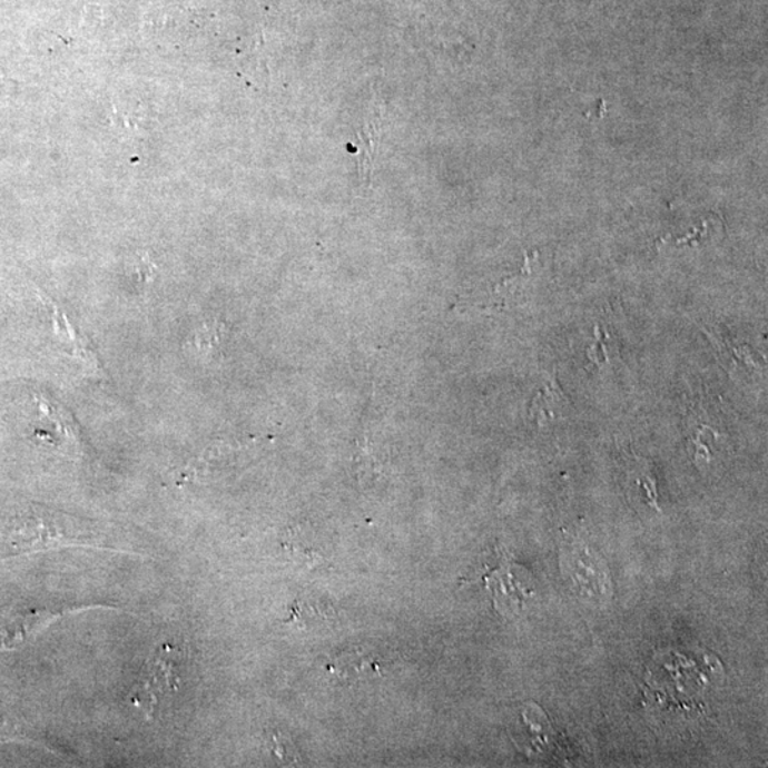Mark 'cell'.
<instances>
[{
	"label": "cell",
	"mask_w": 768,
	"mask_h": 768,
	"mask_svg": "<svg viewBox=\"0 0 768 768\" xmlns=\"http://www.w3.org/2000/svg\"><path fill=\"white\" fill-rule=\"evenodd\" d=\"M597 343L592 347H589L588 349V357L591 358L593 363H597L598 366H602L603 363H607V351H605V343L602 341V335L601 332H599V327H597Z\"/></svg>",
	"instance_id": "obj_4"
},
{
	"label": "cell",
	"mask_w": 768,
	"mask_h": 768,
	"mask_svg": "<svg viewBox=\"0 0 768 768\" xmlns=\"http://www.w3.org/2000/svg\"><path fill=\"white\" fill-rule=\"evenodd\" d=\"M181 682V653L177 647L164 643L147 660L135 688L130 691V701L148 717H152L166 700L173 698Z\"/></svg>",
	"instance_id": "obj_1"
},
{
	"label": "cell",
	"mask_w": 768,
	"mask_h": 768,
	"mask_svg": "<svg viewBox=\"0 0 768 768\" xmlns=\"http://www.w3.org/2000/svg\"><path fill=\"white\" fill-rule=\"evenodd\" d=\"M557 378L554 376L547 378L544 383V388L536 393V396L532 398L530 414L535 422L542 424L544 422H550V420L557 419L568 408V401L565 394L561 392V387L558 386Z\"/></svg>",
	"instance_id": "obj_3"
},
{
	"label": "cell",
	"mask_w": 768,
	"mask_h": 768,
	"mask_svg": "<svg viewBox=\"0 0 768 768\" xmlns=\"http://www.w3.org/2000/svg\"><path fill=\"white\" fill-rule=\"evenodd\" d=\"M381 120L377 109L372 110L365 125L357 131L355 157L357 161L358 176L363 183H371L377 156L378 142H381Z\"/></svg>",
	"instance_id": "obj_2"
}]
</instances>
